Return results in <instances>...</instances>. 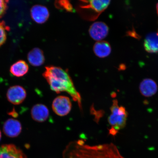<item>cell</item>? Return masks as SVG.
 <instances>
[{"mask_svg": "<svg viewBox=\"0 0 158 158\" xmlns=\"http://www.w3.org/2000/svg\"><path fill=\"white\" fill-rule=\"evenodd\" d=\"M27 59L30 64L35 67L41 66L45 61L43 51L37 48H33L30 51L27 55Z\"/></svg>", "mask_w": 158, "mask_h": 158, "instance_id": "4fadbf2b", "label": "cell"}, {"mask_svg": "<svg viewBox=\"0 0 158 158\" xmlns=\"http://www.w3.org/2000/svg\"><path fill=\"white\" fill-rule=\"evenodd\" d=\"M110 110V114L108 119L110 126L109 134L114 137L126 127L128 114L126 108L123 106H120L116 99L112 101Z\"/></svg>", "mask_w": 158, "mask_h": 158, "instance_id": "3957f363", "label": "cell"}, {"mask_svg": "<svg viewBox=\"0 0 158 158\" xmlns=\"http://www.w3.org/2000/svg\"><path fill=\"white\" fill-rule=\"evenodd\" d=\"M89 32L90 37L94 40L102 41L108 35L109 28L105 23L102 22H96L91 25Z\"/></svg>", "mask_w": 158, "mask_h": 158, "instance_id": "52a82bcc", "label": "cell"}, {"mask_svg": "<svg viewBox=\"0 0 158 158\" xmlns=\"http://www.w3.org/2000/svg\"><path fill=\"white\" fill-rule=\"evenodd\" d=\"M62 158H125L112 143L90 145L84 140L71 141L65 148Z\"/></svg>", "mask_w": 158, "mask_h": 158, "instance_id": "6da1fadb", "label": "cell"}, {"mask_svg": "<svg viewBox=\"0 0 158 158\" xmlns=\"http://www.w3.org/2000/svg\"><path fill=\"white\" fill-rule=\"evenodd\" d=\"M27 93L24 88L20 85L10 87L6 93L8 101L11 104L17 105L23 102L26 98Z\"/></svg>", "mask_w": 158, "mask_h": 158, "instance_id": "8992f818", "label": "cell"}, {"mask_svg": "<svg viewBox=\"0 0 158 158\" xmlns=\"http://www.w3.org/2000/svg\"><path fill=\"white\" fill-rule=\"evenodd\" d=\"M157 33V34H158V33Z\"/></svg>", "mask_w": 158, "mask_h": 158, "instance_id": "603a6c76", "label": "cell"}, {"mask_svg": "<svg viewBox=\"0 0 158 158\" xmlns=\"http://www.w3.org/2000/svg\"><path fill=\"white\" fill-rule=\"evenodd\" d=\"M29 66L24 60H20L14 64L10 68V72L13 76L20 77L27 73Z\"/></svg>", "mask_w": 158, "mask_h": 158, "instance_id": "2e32d148", "label": "cell"}, {"mask_svg": "<svg viewBox=\"0 0 158 158\" xmlns=\"http://www.w3.org/2000/svg\"><path fill=\"white\" fill-rule=\"evenodd\" d=\"M0 158H27L22 151L12 144L0 146Z\"/></svg>", "mask_w": 158, "mask_h": 158, "instance_id": "9c48e42d", "label": "cell"}, {"mask_svg": "<svg viewBox=\"0 0 158 158\" xmlns=\"http://www.w3.org/2000/svg\"><path fill=\"white\" fill-rule=\"evenodd\" d=\"M9 28L3 22H0V46L5 42L6 39V31Z\"/></svg>", "mask_w": 158, "mask_h": 158, "instance_id": "ac0fdd59", "label": "cell"}, {"mask_svg": "<svg viewBox=\"0 0 158 158\" xmlns=\"http://www.w3.org/2000/svg\"><path fill=\"white\" fill-rule=\"evenodd\" d=\"M9 114V115H10L14 118L17 117L18 116V114L14 110H13L12 111L10 112Z\"/></svg>", "mask_w": 158, "mask_h": 158, "instance_id": "ffe728a7", "label": "cell"}, {"mask_svg": "<svg viewBox=\"0 0 158 158\" xmlns=\"http://www.w3.org/2000/svg\"><path fill=\"white\" fill-rule=\"evenodd\" d=\"M94 54L99 58H106L111 53V46L107 41H98L94 45Z\"/></svg>", "mask_w": 158, "mask_h": 158, "instance_id": "5bb4252c", "label": "cell"}, {"mask_svg": "<svg viewBox=\"0 0 158 158\" xmlns=\"http://www.w3.org/2000/svg\"><path fill=\"white\" fill-rule=\"evenodd\" d=\"M158 89L156 83L150 78L144 79L139 86L140 93L146 98H150L155 95L157 93Z\"/></svg>", "mask_w": 158, "mask_h": 158, "instance_id": "8fae6325", "label": "cell"}, {"mask_svg": "<svg viewBox=\"0 0 158 158\" xmlns=\"http://www.w3.org/2000/svg\"><path fill=\"white\" fill-rule=\"evenodd\" d=\"M110 2L109 0L80 1L77 10L83 18L87 20L94 21L107 8Z\"/></svg>", "mask_w": 158, "mask_h": 158, "instance_id": "277c9868", "label": "cell"}, {"mask_svg": "<svg viewBox=\"0 0 158 158\" xmlns=\"http://www.w3.org/2000/svg\"><path fill=\"white\" fill-rule=\"evenodd\" d=\"M52 106V110L55 114L59 116H64L70 112L72 104L68 97L60 96L57 97L53 100Z\"/></svg>", "mask_w": 158, "mask_h": 158, "instance_id": "5b68a950", "label": "cell"}, {"mask_svg": "<svg viewBox=\"0 0 158 158\" xmlns=\"http://www.w3.org/2000/svg\"><path fill=\"white\" fill-rule=\"evenodd\" d=\"M144 47L148 52H158V34L151 33L147 35L144 43Z\"/></svg>", "mask_w": 158, "mask_h": 158, "instance_id": "9a60e30c", "label": "cell"}, {"mask_svg": "<svg viewBox=\"0 0 158 158\" xmlns=\"http://www.w3.org/2000/svg\"><path fill=\"white\" fill-rule=\"evenodd\" d=\"M31 115L33 119L38 122L46 121L49 117L48 109L46 106L42 104L35 105L31 108Z\"/></svg>", "mask_w": 158, "mask_h": 158, "instance_id": "7c38bea8", "label": "cell"}, {"mask_svg": "<svg viewBox=\"0 0 158 158\" xmlns=\"http://www.w3.org/2000/svg\"><path fill=\"white\" fill-rule=\"evenodd\" d=\"M43 76L48 83L51 90L57 94L66 92L72 97L82 110V98L76 90L72 79L67 71L58 67L47 66Z\"/></svg>", "mask_w": 158, "mask_h": 158, "instance_id": "7a4b0ae2", "label": "cell"}, {"mask_svg": "<svg viewBox=\"0 0 158 158\" xmlns=\"http://www.w3.org/2000/svg\"><path fill=\"white\" fill-rule=\"evenodd\" d=\"M31 14L33 20L39 24L45 23L49 16L48 9L40 5L33 6L31 9Z\"/></svg>", "mask_w": 158, "mask_h": 158, "instance_id": "30bf717a", "label": "cell"}, {"mask_svg": "<svg viewBox=\"0 0 158 158\" xmlns=\"http://www.w3.org/2000/svg\"><path fill=\"white\" fill-rule=\"evenodd\" d=\"M55 4L56 7L59 9L64 10L68 12H73L74 11L73 8L69 1H57Z\"/></svg>", "mask_w": 158, "mask_h": 158, "instance_id": "e0dca14e", "label": "cell"}, {"mask_svg": "<svg viewBox=\"0 0 158 158\" xmlns=\"http://www.w3.org/2000/svg\"><path fill=\"white\" fill-rule=\"evenodd\" d=\"M3 131L5 135L9 138H15L21 134L22 127L19 120L10 118L5 122L3 125Z\"/></svg>", "mask_w": 158, "mask_h": 158, "instance_id": "ba28073f", "label": "cell"}, {"mask_svg": "<svg viewBox=\"0 0 158 158\" xmlns=\"http://www.w3.org/2000/svg\"><path fill=\"white\" fill-rule=\"evenodd\" d=\"M2 138V134L1 130H0V141H1V139Z\"/></svg>", "mask_w": 158, "mask_h": 158, "instance_id": "7402d4cb", "label": "cell"}, {"mask_svg": "<svg viewBox=\"0 0 158 158\" xmlns=\"http://www.w3.org/2000/svg\"><path fill=\"white\" fill-rule=\"evenodd\" d=\"M156 10H157V13L158 15V3H157V4L156 5Z\"/></svg>", "mask_w": 158, "mask_h": 158, "instance_id": "44dd1931", "label": "cell"}, {"mask_svg": "<svg viewBox=\"0 0 158 158\" xmlns=\"http://www.w3.org/2000/svg\"><path fill=\"white\" fill-rule=\"evenodd\" d=\"M8 2V1L0 0V18L2 16L6 10Z\"/></svg>", "mask_w": 158, "mask_h": 158, "instance_id": "d6986e66", "label": "cell"}]
</instances>
